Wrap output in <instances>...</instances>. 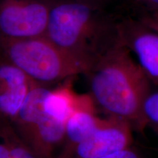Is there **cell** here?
<instances>
[{"instance_id": "obj_5", "label": "cell", "mask_w": 158, "mask_h": 158, "mask_svg": "<svg viewBox=\"0 0 158 158\" xmlns=\"http://www.w3.org/2000/svg\"><path fill=\"white\" fill-rule=\"evenodd\" d=\"M132 129L126 120L110 116L102 118L92 133L75 148L70 158H100L131 147Z\"/></svg>"}, {"instance_id": "obj_17", "label": "cell", "mask_w": 158, "mask_h": 158, "mask_svg": "<svg viewBox=\"0 0 158 158\" xmlns=\"http://www.w3.org/2000/svg\"><path fill=\"white\" fill-rule=\"evenodd\" d=\"M146 13H149V15H152V16L157 18L158 19V10H150V11H147Z\"/></svg>"}, {"instance_id": "obj_8", "label": "cell", "mask_w": 158, "mask_h": 158, "mask_svg": "<svg viewBox=\"0 0 158 158\" xmlns=\"http://www.w3.org/2000/svg\"><path fill=\"white\" fill-rule=\"evenodd\" d=\"M96 106L89 94H78L75 107L67 119L64 142L54 158H70L75 148L98 127L102 118L97 114Z\"/></svg>"}, {"instance_id": "obj_15", "label": "cell", "mask_w": 158, "mask_h": 158, "mask_svg": "<svg viewBox=\"0 0 158 158\" xmlns=\"http://www.w3.org/2000/svg\"><path fill=\"white\" fill-rule=\"evenodd\" d=\"M0 158H10V153L7 142L0 131Z\"/></svg>"}, {"instance_id": "obj_13", "label": "cell", "mask_w": 158, "mask_h": 158, "mask_svg": "<svg viewBox=\"0 0 158 158\" xmlns=\"http://www.w3.org/2000/svg\"><path fill=\"white\" fill-rule=\"evenodd\" d=\"M100 158H141L135 150L132 149L131 147L127 148L125 149L120 150L116 152L111 153L104 157Z\"/></svg>"}, {"instance_id": "obj_14", "label": "cell", "mask_w": 158, "mask_h": 158, "mask_svg": "<svg viewBox=\"0 0 158 158\" xmlns=\"http://www.w3.org/2000/svg\"><path fill=\"white\" fill-rule=\"evenodd\" d=\"M138 5L142 6L147 11L158 10V0H133Z\"/></svg>"}, {"instance_id": "obj_16", "label": "cell", "mask_w": 158, "mask_h": 158, "mask_svg": "<svg viewBox=\"0 0 158 158\" xmlns=\"http://www.w3.org/2000/svg\"><path fill=\"white\" fill-rule=\"evenodd\" d=\"M84 1L89 2L95 4V5H98L102 6V4L106 0H84Z\"/></svg>"}, {"instance_id": "obj_10", "label": "cell", "mask_w": 158, "mask_h": 158, "mask_svg": "<svg viewBox=\"0 0 158 158\" xmlns=\"http://www.w3.org/2000/svg\"><path fill=\"white\" fill-rule=\"evenodd\" d=\"M0 131L8 145L10 158H40L18 136L10 124L0 125Z\"/></svg>"}, {"instance_id": "obj_2", "label": "cell", "mask_w": 158, "mask_h": 158, "mask_svg": "<svg viewBox=\"0 0 158 158\" xmlns=\"http://www.w3.org/2000/svg\"><path fill=\"white\" fill-rule=\"evenodd\" d=\"M86 75L96 106L107 116L126 120L140 130L142 104L151 92V81L130 49L119 40Z\"/></svg>"}, {"instance_id": "obj_11", "label": "cell", "mask_w": 158, "mask_h": 158, "mask_svg": "<svg viewBox=\"0 0 158 158\" xmlns=\"http://www.w3.org/2000/svg\"><path fill=\"white\" fill-rule=\"evenodd\" d=\"M148 126L154 130L158 127V92H150L142 104L140 131Z\"/></svg>"}, {"instance_id": "obj_18", "label": "cell", "mask_w": 158, "mask_h": 158, "mask_svg": "<svg viewBox=\"0 0 158 158\" xmlns=\"http://www.w3.org/2000/svg\"><path fill=\"white\" fill-rule=\"evenodd\" d=\"M155 131L156 132V133H157V134L158 135V127H157L156 129H155Z\"/></svg>"}, {"instance_id": "obj_7", "label": "cell", "mask_w": 158, "mask_h": 158, "mask_svg": "<svg viewBox=\"0 0 158 158\" xmlns=\"http://www.w3.org/2000/svg\"><path fill=\"white\" fill-rule=\"evenodd\" d=\"M35 84L15 65L0 59V125L11 124Z\"/></svg>"}, {"instance_id": "obj_6", "label": "cell", "mask_w": 158, "mask_h": 158, "mask_svg": "<svg viewBox=\"0 0 158 158\" xmlns=\"http://www.w3.org/2000/svg\"><path fill=\"white\" fill-rule=\"evenodd\" d=\"M118 31L121 42L135 54L150 81L158 85V33L131 19L118 22Z\"/></svg>"}, {"instance_id": "obj_4", "label": "cell", "mask_w": 158, "mask_h": 158, "mask_svg": "<svg viewBox=\"0 0 158 158\" xmlns=\"http://www.w3.org/2000/svg\"><path fill=\"white\" fill-rule=\"evenodd\" d=\"M52 0H3L0 3V39L44 37Z\"/></svg>"}, {"instance_id": "obj_9", "label": "cell", "mask_w": 158, "mask_h": 158, "mask_svg": "<svg viewBox=\"0 0 158 158\" xmlns=\"http://www.w3.org/2000/svg\"><path fill=\"white\" fill-rule=\"evenodd\" d=\"M73 79L68 78L56 87L48 89L43 100V110L47 115L67 121L79 94L73 88Z\"/></svg>"}, {"instance_id": "obj_12", "label": "cell", "mask_w": 158, "mask_h": 158, "mask_svg": "<svg viewBox=\"0 0 158 158\" xmlns=\"http://www.w3.org/2000/svg\"><path fill=\"white\" fill-rule=\"evenodd\" d=\"M138 20L147 28L158 33V19L157 18L145 13L138 18Z\"/></svg>"}, {"instance_id": "obj_3", "label": "cell", "mask_w": 158, "mask_h": 158, "mask_svg": "<svg viewBox=\"0 0 158 158\" xmlns=\"http://www.w3.org/2000/svg\"><path fill=\"white\" fill-rule=\"evenodd\" d=\"M0 58L15 65L34 83L50 86L86 70L46 37L0 39Z\"/></svg>"}, {"instance_id": "obj_1", "label": "cell", "mask_w": 158, "mask_h": 158, "mask_svg": "<svg viewBox=\"0 0 158 158\" xmlns=\"http://www.w3.org/2000/svg\"><path fill=\"white\" fill-rule=\"evenodd\" d=\"M45 37L82 64L86 73L120 40L118 22L100 5L84 0H52Z\"/></svg>"}]
</instances>
